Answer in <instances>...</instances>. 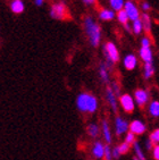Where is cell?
Here are the masks:
<instances>
[{
	"label": "cell",
	"mask_w": 159,
	"mask_h": 160,
	"mask_svg": "<svg viewBox=\"0 0 159 160\" xmlns=\"http://www.w3.org/2000/svg\"><path fill=\"white\" fill-rule=\"evenodd\" d=\"M133 160H140V159H139L138 157H135V156H134V157H133Z\"/></svg>",
	"instance_id": "cell-38"
},
{
	"label": "cell",
	"mask_w": 159,
	"mask_h": 160,
	"mask_svg": "<svg viewBox=\"0 0 159 160\" xmlns=\"http://www.w3.org/2000/svg\"><path fill=\"white\" fill-rule=\"evenodd\" d=\"M131 147L132 145H130L129 143H126L125 141L122 142L121 144L118 145V148H119V151H121V154H127L129 153V151L131 150Z\"/></svg>",
	"instance_id": "cell-28"
},
{
	"label": "cell",
	"mask_w": 159,
	"mask_h": 160,
	"mask_svg": "<svg viewBox=\"0 0 159 160\" xmlns=\"http://www.w3.org/2000/svg\"><path fill=\"white\" fill-rule=\"evenodd\" d=\"M105 97H106V100H107L110 109L113 110V112H115V114H116L117 110H118V105H119L118 97H117L116 93L113 91V89L110 88V85H107V88H106Z\"/></svg>",
	"instance_id": "cell-9"
},
{
	"label": "cell",
	"mask_w": 159,
	"mask_h": 160,
	"mask_svg": "<svg viewBox=\"0 0 159 160\" xmlns=\"http://www.w3.org/2000/svg\"><path fill=\"white\" fill-rule=\"evenodd\" d=\"M126 0H109V6L110 8L115 12H119V10L124 9V6H125Z\"/></svg>",
	"instance_id": "cell-24"
},
{
	"label": "cell",
	"mask_w": 159,
	"mask_h": 160,
	"mask_svg": "<svg viewBox=\"0 0 159 160\" xmlns=\"http://www.w3.org/2000/svg\"><path fill=\"white\" fill-rule=\"evenodd\" d=\"M105 149H106V144H104V142L95 141L91 147V156L95 158V160L104 159Z\"/></svg>",
	"instance_id": "cell-11"
},
{
	"label": "cell",
	"mask_w": 159,
	"mask_h": 160,
	"mask_svg": "<svg viewBox=\"0 0 159 160\" xmlns=\"http://www.w3.org/2000/svg\"><path fill=\"white\" fill-rule=\"evenodd\" d=\"M83 30L91 47L97 48L100 46L102 39V28L92 16H85L83 18Z\"/></svg>",
	"instance_id": "cell-1"
},
{
	"label": "cell",
	"mask_w": 159,
	"mask_h": 160,
	"mask_svg": "<svg viewBox=\"0 0 159 160\" xmlns=\"http://www.w3.org/2000/svg\"><path fill=\"white\" fill-rule=\"evenodd\" d=\"M131 26H132V32H133L135 35H140L142 32H144L143 24H142V21H141V18L135 19V21L132 22Z\"/></svg>",
	"instance_id": "cell-23"
},
{
	"label": "cell",
	"mask_w": 159,
	"mask_h": 160,
	"mask_svg": "<svg viewBox=\"0 0 159 160\" xmlns=\"http://www.w3.org/2000/svg\"><path fill=\"white\" fill-rule=\"evenodd\" d=\"M110 88L113 89V91L115 93H116V96L118 97H121L122 94H121V85H119V83L117 82V81H111V83H110Z\"/></svg>",
	"instance_id": "cell-30"
},
{
	"label": "cell",
	"mask_w": 159,
	"mask_h": 160,
	"mask_svg": "<svg viewBox=\"0 0 159 160\" xmlns=\"http://www.w3.org/2000/svg\"><path fill=\"white\" fill-rule=\"evenodd\" d=\"M124 141L126 142V143H129L130 145H133L136 142V135H135L134 133L132 132H127L125 134V138H124Z\"/></svg>",
	"instance_id": "cell-26"
},
{
	"label": "cell",
	"mask_w": 159,
	"mask_h": 160,
	"mask_svg": "<svg viewBox=\"0 0 159 160\" xmlns=\"http://www.w3.org/2000/svg\"><path fill=\"white\" fill-rule=\"evenodd\" d=\"M124 10L126 12V14H127L131 22L141 18L140 9H139L138 5L134 2V0H126L125 6H124Z\"/></svg>",
	"instance_id": "cell-8"
},
{
	"label": "cell",
	"mask_w": 159,
	"mask_h": 160,
	"mask_svg": "<svg viewBox=\"0 0 159 160\" xmlns=\"http://www.w3.org/2000/svg\"><path fill=\"white\" fill-rule=\"evenodd\" d=\"M152 158L155 160H159V144H155V147H153Z\"/></svg>",
	"instance_id": "cell-34"
},
{
	"label": "cell",
	"mask_w": 159,
	"mask_h": 160,
	"mask_svg": "<svg viewBox=\"0 0 159 160\" xmlns=\"http://www.w3.org/2000/svg\"><path fill=\"white\" fill-rule=\"evenodd\" d=\"M141 21H142V24H143V30L147 34H150L151 32V28H152V21H151V17L148 12H142L141 14Z\"/></svg>",
	"instance_id": "cell-20"
},
{
	"label": "cell",
	"mask_w": 159,
	"mask_h": 160,
	"mask_svg": "<svg viewBox=\"0 0 159 160\" xmlns=\"http://www.w3.org/2000/svg\"><path fill=\"white\" fill-rule=\"evenodd\" d=\"M141 47H144V48H150L151 47V40H150L149 37H142L140 40Z\"/></svg>",
	"instance_id": "cell-31"
},
{
	"label": "cell",
	"mask_w": 159,
	"mask_h": 160,
	"mask_svg": "<svg viewBox=\"0 0 159 160\" xmlns=\"http://www.w3.org/2000/svg\"><path fill=\"white\" fill-rule=\"evenodd\" d=\"M117 12L111 8H100L98 12V17L102 22H110L116 18Z\"/></svg>",
	"instance_id": "cell-15"
},
{
	"label": "cell",
	"mask_w": 159,
	"mask_h": 160,
	"mask_svg": "<svg viewBox=\"0 0 159 160\" xmlns=\"http://www.w3.org/2000/svg\"><path fill=\"white\" fill-rule=\"evenodd\" d=\"M102 160H114L113 157V148L110 147V144H106V149H105V156Z\"/></svg>",
	"instance_id": "cell-27"
},
{
	"label": "cell",
	"mask_w": 159,
	"mask_h": 160,
	"mask_svg": "<svg viewBox=\"0 0 159 160\" xmlns=\"http://www.w3.org/2000/svg\"><path fill=\"white\" fill-rule=\"evenodd\" d=\"M155 74V65L153 62H144L143 65V77L146 80H149Z\"/></svg>",
	"instance_id": "cell-22"
},
{
	"label": "cell",
	"mask_w": 159,
	"mask_h": 160,
	"mask_svg": "<svg viewBox=\"0 0 159 160\" xmlns=\"http://www.w3.org/2000/svg\"><path fill=\"white\" fill-rule=\"evenodd\" d=\"M130 132L134 133L135 135H143L147 132V125L143 120L141 119H133L130 123Z\"/></svg>",
	"instance_id": "cell-10"
},
{
	"label": "cell",
	"mask_w": 159,
	"mask_h": 160,
	"mask_svg": "<svg viewBox=\"0 0 159 160\" xmlns=\"http://www.w3.org/2000/svg\"><path fill=\"white\" fill-rule=\"evenodd\" d=\"M109 69H110V68L108 67L107 65H106V62H100V65H99V69H98L99 77H100L101 82H102L104 84H106V85H110V83H111Z\"/></svg>",
	"instance_id": "cell-14"
},
{
	"label": "cell",
	"mask_w": 159,
	"mask_h": 160,
	"mask_svg": "<svg viewBox=\"0 0 159 160\" xmlns=\"http://www.w3.org/2000/svg\"><path fill=\"white\" fill-rule=\"evenodd\" d=\"M122 154H121V151H119V148L118 145H115V147H113V157L115 160L119 159V157H121Z\"/></svg>",
	"instance_id": "cell-33"
},
{
	"label": "cell",
	"mask_w": 159,
	"mask_h": 160,
	"mask_svg": "<svg viewBox=\"0 0 159 160\" xmlns=\"http://www.w3.org/2000/svg\"><path fill=\"white\" fill-rule=\"evenodd\" d=\"M101 49H102V53H104L105 57V62L109 68H111L114 66V64H116V62H118L121 60L119 50L114 42L108 41V42L104 43Z\"/></svg>",
	"instance_id": "cell-3"
},
{
	"label": "cell",
	"mask_w": 159,
	"mask_h": 160,
	"mask_svg": "<svg viewBox=\"0 0 159 160\" xmlns=\"http://www.w3.org/2000/svg\"><path fill=\"white\" fill-rule=\"evenodd\" d=\"M140 8L142 9V12H147L151 9V5H150L148 1H142V2L140 3Z\"/></svg>",
	"instance_id": "cell-32"
},
{
	"label": "cell",
	"mask_w": 159,
	"mask_h": 160,
	"mask_svg": "<svg viewBox=\"0 0 159 160\" xmlns=\"http://www.w3.org/2000/svg\"><path fill=\"white\" fill-rule=\"evenodd\" d=\"M9 8L12 10L13 14L19 15L22 12H24L25 10V3L23 0H12L9 5Z\"/></svg>",
	"instance_id": "cell-18"
},
{
	"label": "cell",
	"mask_w": 159,
	"mask_h": 160,
	"mask_svg": "<svg viewBox=\"0 0 159 160\" xmlns=\"http://www.w3.org/2000/svg\"><path fill=\"white\" fill-rule=\"evenodd\" d=\"M136 102V106H139L140 108H144L147 105H149V99H150V92L148 90L139 88L134 91L133 94Z\"/></svg>",
	"instance_id": "cell-7"
},
{
	"label": "cell",
	"mask_w": 159,
	"mask_h": 160,
	"mask_svg": "<svg viewBox=\"0 0 159 160\" xmlns=\"http://www.w3.org/2000/svg\"><path fill=\"white\" fill-rule=\"evenodd\" d=\"M139 56H140L141 60L143 62H153V51L150 48H144V47H140L139 49Z\"/></svg>",
	"instance_id": "cell-17"
},
{
	"label": "cell",
	"mask_w": 159,
	"mask_h": 160,
	"mask_svg": "<svg viewBox=\"0 0 159 160\" xmlns=\"http://www.w3.org/2000/svg\"><path fill=\"white\" fill-rule=\"evenodd\" d=\"M144 144H146V149H147L148 151H152V149H153V147H155V144L152 143V141L150 139H147L146 140V142H144Z\"/></svg>",
	"instance_id": "cell-35"
},
{
	"label": "cell",
	"mask_w": 159,
	"mask_h": 160,
	"mask_svg": "<svg viewBox=\"0 0 159 160\" xmlns=\"http://www.w3.org/2000/svg\"><path fill=\"white\" fill-rule=\"evenodd\" d=\"M101 136L104 139L105 144H111L113 142V135H111V129H110L109 123L107 119L101 120Z\"/></svg>",
	"instance_id": "cell-13"
},
{
	"label": "cell",
	"mask_w": 159,
	"mask_h": 160,
	"mask_svg": "<svg viewBox=\"0 0 159 160\" xmlns=\"http://www.w3.org/2000/svg\"><path fill=\"white\" fill-rule=\"evenodd\" d=\"M139 60L138 57L134 55V53H127V55L124 56L123 58V66L126 71H134L135 68L138 67Z\"/></svg>",
	"instance_id": "cell-12"
},
{
	"label": "cell",
	"mask_w": 159,
	"mask_h": 160,
	"mask_svg": "<svg viewBox=\"0 0 159 160\" xmlns=\"http://www.w3.org/2000/svg\"><path fill=\"white\" fill-rule=\"evenodd\" d=\"M86 133L90 138L97 139L98 136L101 135V126H99L98 124L95 123H90L86 127Z\"/></svg>",
	"instance_id": "cell-19"
},
{
	"label": "cell",
	"mask_w": 159,
	"mask_h": 160,
	"mask_svg": "<svg viewBox=\"0 0 159 160\" xmlns=\"http://www.w3.org/2000/svg\"><path fill=\"white\" fill-rule=\"evenodd\" d=\"M149 139L152 141L153 144H159V128L153 129L152 132L150 133Z\"/></svg>",
	"instance_id": "cell-29"
},
{
	"label": "cell",
	"mask_w": 159,
	"mask_h": 160,
	"mask_svg": "<svg viewBox=\"0 0 159 160\" xmlns=\"http://www.w3.org/2000/svg\"><path fill=\"white\" fill-rule=\"evenodd\" d=\"M116 19L118 21L119 24H122V26L124 28V30H125L126 32L132 31V26H130V24H129L130 18H129V16H127V14H126V12L124 9L117 12Z\"/></svg>",
	"instance_id": "cell-16"
},
{
	"label": "cell",
	"mask_w": 159,
	"mask_h": 160,
	"mask_svg": "<svg viewBox=\"0 0 159 160\" xmlns=\"http://www.w3.org/2000/svg\"><path fill=\"white\" fill-rule=\"evenodd\" d=\"M118 101L121 108L125 111L126 114H132L135 110V107H136L135 99L134 97L129 94V93H123L122 96L118 98Z\"/></svg>",
	"instance_id": "cell-5"
},
{
	"label": "cell",
	"mask_w": 159,
	"mask_h": 160,
	"mask_svg": "<svg viewBox=\"0 0 159 160\" xmlns=\"http://www.w3.org/2000/svg\"><path fill=\"white\" fill-rule=\"evenodd\" d=\"M49 15L52 19H57V21H64V19H66L68 16V9L66 3L63 2V1L54 2L50 6Z\"/></svg>",
	"instance_id": "cell-4"
},
{
	"label": "cell",
	"mask_w": 159,
	"mask_h": 160,
	"mask_svg": "<svg viewBox=\"0 0 159 160\" xmlns=\"http://www.w3.org/2000/svg\"><path fill=\"white\" fill-rule=\"evenodd\" d=\"M132 148H133V151H134V156H135V157H138L140 160H147V158H146V154H144L143 150H142L140 143H139L138 141H136L134 144L132 145Z\"/></svg>",
	"instance_id": "cell-25"
},
{
	"label": "cell",
	"mask_w": 159,
	"mask_h": 160,
	"mask_svg": "<svg viewBox=\"0 0 159 160\" xmlns=\"http://www.w3.org/2000/svg\"><path fill=\"white\" fill-rule=\"evenodd\" d=\"M148 114L153 118L159 117V100H152L149 102V105L147 107Z\"/></svg>",
	"instance_id": "cell-21"
},
{
	"label": "cell",
	"mask_w": 159,
	"mask_h": 160,
	"mask_svg": "<svg viewBox=\"0 0 159 160\" xmlns=\"http://www.w3.org/2000/svg\"><path fill=\"white\" fill-rule=\"evenodd\" d=\"M44 1H46V0H33L34 5H35L37 7L43 6V5H44Z\"/></svg>",
	"instance_id": "cell-37"
},
{
	"label": "cell",
	"mask_w": 159,
	"mask_h": 160,
	"mask_svg": "<svg viewBox=\"0 0 159 160\" xmlns=\"http://www.w3.org/2000/svg\"><path fill=\"white\" fill-rule=\"evenodd\" d=\"M81 1L88 7H93L97 5V0H81Z\"/></svg>",
	"instance_id": "cell-36"
},
{
	"label": "cell",
	"mask_w": 159,
	"mask_h": 160,
	"mask_svg": "<svg viewBox=\"0 0 159 160\" xmlns=\"http://www.w3.org/2000/svg\"><path fill=\"white\" fill-rule=\"evenodd\" d=\"M75 106L82 114L93 115L99 108V101L95 94L90 92H80L75 98Z\"/></svg>",
	"instance_id": "cell-2"
},
{
	"label": "cell",
	"mask_w": 159,
	"mask_h": 160,
	"mask_svg": "<svg viewBox=\"0 0 159 160\" xmlns=\"http://www.w3.org/2000/svg\"><path fill=\"white\" fill-rule=\"evenodd\" d=\"M114 129H115V135L122 136L130 131V123L121 116H116L114 119Z\"/></svg>",
	"instance_id": "cell-6"
}]
</instances>
